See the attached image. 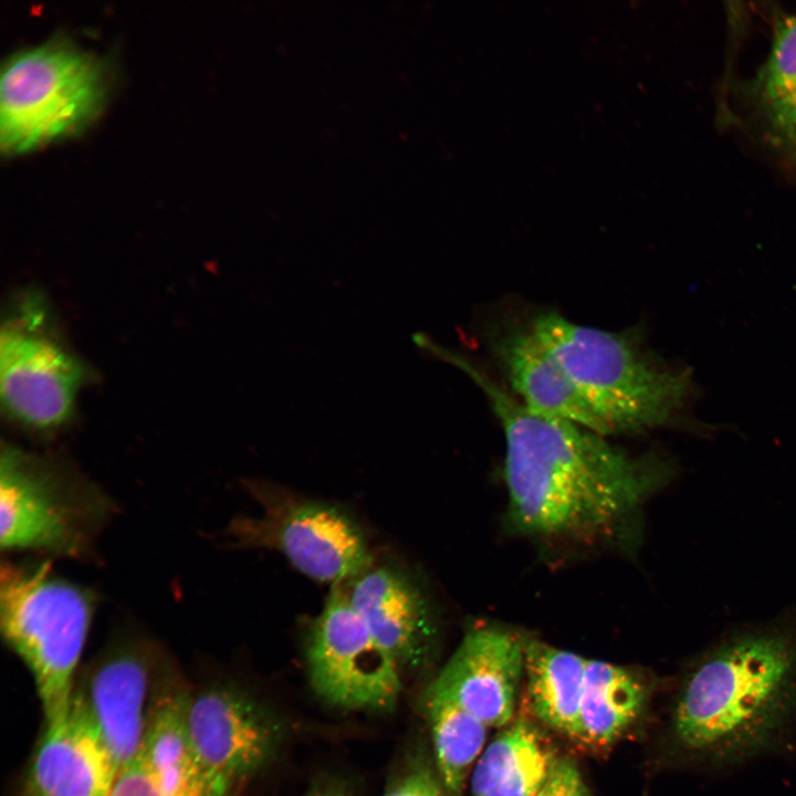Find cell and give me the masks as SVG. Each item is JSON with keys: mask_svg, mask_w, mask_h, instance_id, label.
<instances>
[{"mask_svg": "<svg viewBox=\"0 0 796 796\" xmlns=\"http://www.w3.org/2000/svg\"><path fill=\"white\" fill-rule=\"evenodd\" d=\"M117 775L83 695L75 690L64 718L44 726L22 796H111Z\"/></svg>", "mask_w": 796, "mask_h": 796, "instance_id": "13", "label": "cell"}, {"mask_svg": "<svg viewBox=\"0 0 796 796\" xmlns=\"http://www.w3.org/2000/svg\"><path fill=\"white\" fill-rule=\"evenodd\" d=\"M433 775L416 769L402 777L385 796H449Z\"/></svg>", "mask_w": 796, "mask_h": 796, "instance_id": "24", "label": "cell"}, {"mask_svg": "<svg viewBox=\"0 0 796 796\" xmlns=\"http://www.w3.org/2000/svg\"><path fill=\"white\" fill-rule=\"evenodd\" d=\"M649 687L637 672L588 660L579 710L577 741L604 747L618 740L646 706Z\"/></svg>", "mask_w": 796, "mask_h": 796, "instance_id": "18", "label": "cell"}, {"mask_svg": "<svg viewBox=\"0 0 796 796\" xmlns=\"http://www.w3.org/2000/svg\"><path fill=\"white\" fill-rule=\"evenodd\" d=\"M524 675V638L495 625L470 629L427 694L454 702L488 727L511 723Z\"/></svg>", "mask_w": 796, "mask_h": 796, "instance_id": "11", "label": "cell"}, {"mask_svg": "<svg viewBox=\"0 0 796 796\" xmlns=\"http://www.w3.org/2000/svg\"><path fill=\"white\" fill-rule=\"evenodd\" d=\"M188 695L177 689L157 698L138 756L164 796H221L205 776L188 735Z\"/></svg>", "mask_w": 796, "mask_h": 796, "instance_id": "16", "label": "cell"}, {"mask_svg": "<svg viewBox=\"0 0 796 796\" xmlns=\"http://www.w3.org/2000/svg\"><path fill=\"white\" fill-rule=\"evenodd\" d=\"M754 96L771 140L796 146V13L774 27L771 52L754 82Z\"/></svg>", "mask_w": 796, "mask_h": 796, "instance_id": "20", "label": "cell"}, {"mask_svg": "<svg viewBox=\"0 0 796 796\" xmlns=\"http://www.w3.org/2000/svg\"><path fill=\"white\" fill-rule=\"evenodd\" d=\"M796 725V611L732 629L682 677L670 735L684 761L720 771L777 752Z\"/></svg>", "mask_w": 796, "mask_h": 796, "instance_id": "2", "label": "cell"}, {"mask_svg": "<svg viewBox=\"0 0 796 796\" xmlns=\"http://www.w3.org/2000/svg\"><path fill=\"white\" fill-rule=\"evenodd\" d=\"M111 796H164L145 764L137 757L117 775Z\"/></svg>", "mask_w": 796, "mask_h": 796, "instance_id": "23", "label": "cell"}, {"mask_svg": "<svg viewBox=\"0 0 796 796\" xmlns=\"http://www.w3.org/2000/svg\"><path fill=\"white\" fill-rule=\"evenodd\" d=\"M555 757L540 732L525 719L504 729L474 766V796H537Z\"/></svg>", "mask_w": 796, "mask_h": 796, "instance_id": "17", "label": "cell"}, {"mask_svg": "<svg viewBox=\"0 0 796 796\" xmlns=\"http://www.w3.org/2000/svg\"><path fill=\"white\" fill-rule=\"evenodd\" d=\"M439 357L489 397L505 434V483L512 523L543 540L597 544L612 538L672 478L658 454L632 455L579 425L535 413L470 359Z\"/></svg>", "mask_w": 796, "mask_h": 796, "instance_id": "1", "label": "cell"}, {"mask_svg": "<svg viewBox=\"0 0 796 796\" xmlns=\"http://www.w3.org/2000/svg\"><path fill=\"white\" fill-rule=\"evenodd\" d=\"M537 796H589L573 760L555 758L545 784Z\"/></svg>", "mask_w": 796, "mask_h": 796, "instance_id": "22", "label": "cell"}, {"mask_svg": "<svg viewBox=\"0 0 796 796\" xmlns=\"http://www.w3.org/2000/svg\"><path fill=\"white\" fill-rule=\"evenodd\" d=\"M108 502L95 486L53 464L8 446L0 464L2 549H33L83 557Z\"/></svg>", "mask_w": 796, "mask_h": 796, "instance_id": "6", "label": "cell"}, {"mask_svg": "<svg viewBox=\"0 0 796 796\" xmlns=\"http://www.w3.org/2000/svg\"><path fill=\"white\" fill-rule=\"evenodd\" d=\"M22 318L8 321L1 329L2 406L23 425L54 428L72 413L83 367L62 345Z\"/></svg>", "mask_w": 796, "mask_h": 796, "instance_id": "10", "label": "cell"}, {"mask_svg": "<svg viewBox=\"0 0 796 796\" xmlns=\"http://www.w3.org/2000/svg\"><path fill=\"white\" fill-rule=\"evenodd\" d=\"M106 73L92 54L50 41L10 55L0 83V144L22 153L70 135L93 119L106 95Z\"/></svg>", "mask_w": 796, "mask_h": 796, "instance_id": "5", "label": "cell"}, {"mask_svg": "<svg viewBox=\"0 0 796 796\" xmlns=\"http://www.w3.org/2000/svg\"><path fill=\"white\" fill-rule=\"evenodd\" d=\"M305 796H349L344 789L338 787H320L311 790Z\"/></svg>", "mask_w": 796, "mask_h": 796, "instance_id": "25", "label": "cell"}, {"mask_svg": "<svg viewBox=\"0 0 796 796\" xmlns=\"http://www.w3.org/2000/svg\"><path fill=\"white\" fill-rule=\"evenodd\" d=\"M347 584L353 608L398 669L425 666L438 638V625L416 579L398 566L371 565Z\"/></svg>", "mask_w": 796, "mask_h": 796, "instance_id": "12", "label": "cell"}, {"mask_svg": "<svg viewBox=\"0 0 796 796\" xmlns=\"http://www.w3.org/2000/svg\"><path fill=\"white\" fill-rule=\"evenodd\" d=\"M588 660L535 639H524V675L535 715L553 730L577 740Z\"/></svg>", "mask_w": 796, "mask_h": 796, "instance_id": "19", "label": "cell"}, {"mask_svg": "<svg viewBox=\"0 0 796 796\" xmlns=\"http://www.w3.org/2000/svg\"><path fill=\"white\" fill-rule=\"evenodd\" d=\"M496 352L512 388L527 409L603 436L611 434L604 418L577 391L531 327L513 328L502 335Z\"/></svg>", "mask_w": 796, "mask_h": 796, "instance_id": "15", "label": "cell"}, {"mask_svg": "<svg viewBox=\"0 0 796 796\" xmlns=\"http://www.w3.org/2000/svg\"><path fill=\"white\" fill-rule=\"evenodd\" d=\"M305 657L311 684L327 703L369 711L395 706L400 670L355 611L342 584L333 586L312 622Z\"/></svg>", "mask_w": 796, "mask_h": 796, "instance_id": "8", "label": "cell"}, {"mask_svg": "<svg viewBox=\"0 0 796 796\" xmlns=\"http://www.w3.org/2000/svg\"><path fill=\"white\" fill-rule=\"evenodd\" d=\"M151 654L145 646H124L106 654L78 690L118 771L139 754L150 710Z\"/></svg>", "mask_w": 796, "mask_h": 796, "instance_id": "14", "label": "cell"}, {"mask_svg": "<svg viewBox=\"0 0 796 796\" xmlns=\"http://www.w3.org/2000/svg\"><path fill=\"white\" fill-rule=\"evenodd\" d=\"M530 327L611 434L664 426L678 415L687 378L654 363L629 336L579 325L557 313L538 315Z\"/></svg>", "mask_w": 796, "mask_h": 796, "instance_id": "3", "label": "cell"}, {"mask_svg": "<svg viewBox=\"0 0 796 796\" xmlns=\"http://www.w3.org/2000/svg\"><path fill=\"white\" fill-rule=\"evenodd\" d=\"M94 604L87 589L55 575L46 563L1 564V632L33 675L44 725L70 709Z\"/></svg>", "mask_w": 796, "mask_h": 796, "instance_id": "4", "label": "cell"}, {"mask_svg": "<svg viewBox=\"0 0 796 796\" xmlns=\"http://www.w3.org/2000/svg\"><path fill=\"white\" fill-rule=\"evenodd\" d=\"M186 725L200 767L221 796H237L271 760L281 736L275 720L263 708L223 687L188 695Z\"/></svg>", "mask_w": 796, "mask_h": 796, "instance_id": "9", "label": "cell"}, {"mask_svg": "<svg viewBox=\"0 0 796 796\" xmlns=\"http://www.w3.org/2000/svg\"><path fill=\"white\" fill-rule=\"evenodd\" d=\"M249 490L261 513L230 523L228 533L237 546L276 551L303 575L334 585L373 565L362 528L338 506L256 482Z\"/></svg>", "mask_w": 796, "mask_h": 796, "instance_id": "7", "label": "cell"}, {"mask_svg": "<svg viewBox=\"0 0 796 796\" xmlns=\"http://www.w3.org/2000/svg\"><path fill=\"white\" fill-rule=\"evenodd\" d=\"M426 699L441 783L457 795L483 748L488 726L452 701L431 694Z\"/></svg>", "mask_w": 796, "mask_h": 796, "instance_id": "21", "label": "cell"}]
</instances>
